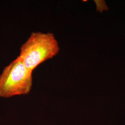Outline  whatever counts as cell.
I'll use <instances>...</instances> for the list:
<instances>
[{
  "label": "cell",
  "instance_id": "6da1fadb",
  "mask_svg": "<svg viewBox=\"0 0 125 125\" xmlns=\"http://www.w3.org/2000/svg\"><path fill=\"white\" fill-rule=\"evenodd\" d=\"M59 51L58 41L53 33L34 31L21 46L19 57L32 72L41 63L56 56Z\"/></svg>",
  "mask_w": 125,
  "mask_h": 125
},
{
  "label": "cell",
  "instance_id": "7a4b0ae2",
  "mask_svg": "<svg viewBox=\"0 0 125 125\" xmlns=\"http://www.w3.org/2000/svg\"><path fill=\"white\" fill-rule=\"evenodd\" d=\"M32 82V72L18 56L0 74V97L8 98L27 94L31 91Z\"/></svg>",
  "mask_w": 125,
  "mask_h": 125
}]
</instances>
